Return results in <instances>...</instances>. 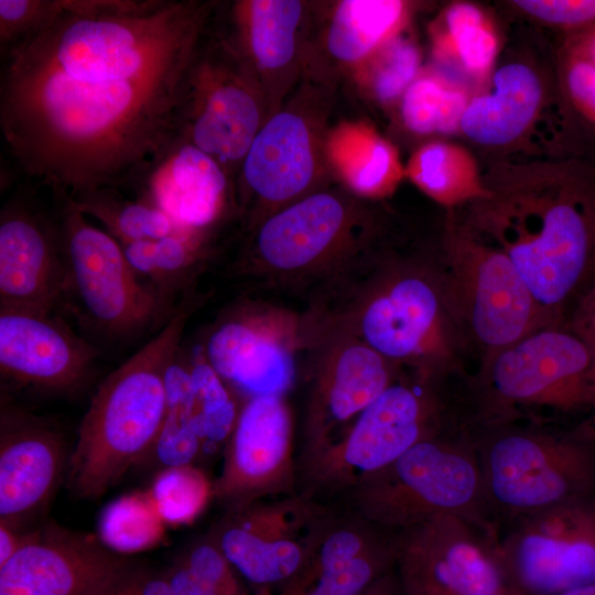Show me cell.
<instances>
[{"label": "cell", "mask_w": 595, "mask_h": 595, "mask_svg": "<svg viewBox=\"0 0 595 595\" xmlns=\"http://www.w3.org/2000/svg\"><path fill=\"white\" fill-rule=\"evenodd\" d=\"M203 9L57 0L1 52L0 130L15 174L54 196L134 190L180 137Z\"/></svg>", "instance_id": "1"}, {"label": "cell", "mask_w": 595, "mask_h": 595, "mask_svg": "<svg viewBox=\"0 0 595 595\" xmlns=\"http://www.w3.org/2000/svg\"><path fill=\"white\" fill-rule=\"evenodd\" d=\"M484 181L488 196L466 205L459 226L509 258L547 325V314L565 305L589 266V174L573 162L502 161Z\"/></svg>", "instance_id": "2"}, {"label": "cell", "mask_w": 595, "mask_h": 595, "mask_svg": "<svg viewBox=\"0 0 595 595\" xmlns=\"http://www.w3.org/2000/svg\"><path fill=\"white\" fill-rule=\"evenodd\" d=\"M192 309L185 293L163 329L98 387L68 462V486L76 496H101L151 454L166 412V372Z\"/></svg>", "instance_id": "3"}, {"label": "cell", "mask_w": 595, "mask_h": 595, "mask_svg": "<svg viewBox=\"0 0 595 595\" xmlns=\"http://www.w3.org/2000/svg\"><path fill=\"white\" fill-rule=\"evenodd\" d=\"M484 493L497 526L595 495V429L555 421L470 424Z\"/></svg>", "instance_id": "4"}, {"label": "cell", "mask_w": 595, "mask_h": 595, "mask_svg": "<svg viewBox=\"0 0 595 595\" xmlns=\"http://www.w3.org/2000/svg\"><path fill=\"white\" fill-rule=\"evenodd\" d=\"M470 424L509 420L555 421L595 412V358L576 333L540 326L484 360L465 386Z\"/></svg>", "instance_id": "5"}, {"label": "cell", "mask_w": 595, "mask_h": 595, "mask_svg": "<svg viewBox=\"0 0 595 595\" xmlns=\"http://www.w3.org/2000/svg\"><path fill=\"white\" fill-rule=\"evenodd\" d=\"M366 518L400 532L441 516L495 523L487 506L470 425L424 440L360 479Z\"/></svg>", "instance_id": "6"}, {"label": "cell", "mask_w": 595, "mask_h": 595, "mask_svg": "<svg viewBox=\"0 0 595 595\" xmlns=\"http://www.w3.org/2000/svg\"><path fill=\"white\" fill-rule=\"evenodd\" d=\"M60 199L63 298L71 296L77 315L106 336L123 337L167 313L154 289L139 280L119 241L94 226L68 197Z\"/></svg>", "instance_id": "7"}, {"label": "cell", "mask_w": 595, "mask_h": 595, "mask_svg": "<svg viewBox=\"0 0 595 595\" xmlns=\"http://www.w3.org/2000/svg\"><path fill=\"white\" fill-rule=\"evenodd\" d=\"M396 566L405 595H515L490 522L447 515L402 530Z\"/></svg>", "instance_id": "8"}, {"label": "cell", "mask_w": 595, "mask_h": 595, "mask_svg": "<svg viewBox=\"0 0 595 595\" xmlns=\"http://www.w3.org/2000/svg\"><path fill=\"white\" fill-rule=\"evenodd\" d=\"M464 392L444 396L440 383H391L356 419L346 437L321 455L329 476L364 477L386 467L415 444L468 425Z\"/></svg>", "instance_id": "9"}, {"label": "cell", "mask_w": 595, "mask_h": 595, "mask_svg": "<svg viewBox=\"0 0 595 595\" xmlns=\"http://www.w3.org/2000/svg\"><path fill=\"white\" fill-rule=\"evenodd\" d=\"M515 595H560L595 583V495L498 526Z\"/></svg>", "instance_id": "10"}, {"label": "cell", "mask_w": 595, "mask_h": 595, "mask_svg": "<svg viewBox=\"0 0 595 595\" xmlns=\"http://www.w3.org/2000/svg\"><path fill=\"white\" fill-rule=\"evenodd\" d=\"M448 252L455 315L485 351V359L543 326L528 288L504 252L459 225L452 232Z\"/></svg>", "instance_id": "11"}, {"label": "cell", "mask_w": 595, "mask_h": 595, "mask_svg": "<svg viewBox=\"0 0 595 595\" xmlns=\"http://www.w3.org/2000/svg\"><path fill=\"white\" fill-rule=\"evenodd\" d=\"M132 570L100 540L46 527L0 566V595H109Z\"/></svg>", "instance_id": "12"}, {"label": "cell", "mask_w": 595, "mask_h": 595, "mask_svg": "<svg viewBox=\"0 0 595 595\" xmlns=\"http://www.w3.org/2000/svg\"><path fill=\"white\" fill-rule=\"evenodd\" d=\"M65 281L60 224L31 199L8 202L0 215V309L51 313Z\"/></svg>", "instance_id": "13"}, {"label": "cell", "mask_w": 595, "mask_h": 595, "mask_svg": "<svg viewBox=\"0 0 595 595\" xmlns=\"http://www.w3.org/2000/svg\"><path fill=\"white\" fill-rule=\"evenodd\" d=\"M94 348L51 313L0 309L3 378L50 392H68L86 380Z\"/></svg>", "instance_id": "14"}, {"label": "cell", "mask_w": 595, "mask_h": 595, "mask_svg": "<svg viewBox=\"0 0 595 595\" xmlns=\"http://www.w3.org/2000/svg\"><path fill=\"white\" fill-rule=\"evenodd\" d=\"M64 464V443L55 430L21 411L2 409L0 523L25 531L51 500Z\"/></svg>", "instance_id": "15"}, {"label": "cell", "mask_w": 595, "mask_h": 595, "mask_svg": "<svg viewBox=\"0 0 595 595\" xmlns=\"http://www.w3.org/2000/svg\"><path fill=\"white\" fill-rule=\"evenodd\" d=\"M290 418L279 396H255L241 409L214 493L238 509L288 473Z\"/></svg>", "instance_id": "16"}, {"label": "cell", "mask_w": 595, "mask_h": 595, "mask_svg": "<svg viewBox=\"0 0 595 595\" xmlns=\"http://www.w3.org/2000/svg\"><path fill=\"white\" fill-rule=\"evenodd\" d=\"M548 100L549 88L537 66L523 60L506 62L469 100L461 133L484 148L519 147L537 130Z\"/></svg>", "instance_id": "17"}, {"label": "cell", "mask_w": 595, "mask_h": 595, "mask_svg": "<svg viewBox=\"0 0 595 595\" xmlns=\"http://www.w3.org/2000/svg\"><path fill=\"white\" fill-rule=\"evenodd\" d=\"M226 188L221 165L178 138L134 190L178 229L198 235L217 218Z\"/></svg>", "instance_id": "18"}, {"label": "cell", "mask_w": 595, "mask_h": 595, "mask_svg": "<svg viewBox=\"0 0 595 595\" xmlns=\"http://www.w3.org/2000/svg\"><path fill=\"white\" fill-rule=\"evenodd\" d=\"M258 127L259 110L250 93L234 82L208 86L190 67L178 138L220 165L232 164L246 158Z\"/></svg>", "instance_id": "19"}, {"label": "cell", "mask_w": 595, "mask_h": 595, "mask_svg": "<svg viewBox=\"0 0 595 595\" xmlns=\"http://www.w3.org/2000/svg\"><path fill=\"white\" fill-rule=\"evenodd\" d=\"M444 307L454 312L448 284L440 290L425 277H401L364 310L360 331L365 344L386 359L411 358L440 324Z\"/></svg>", "instance_id": "20"}, {"label": "cell", "mask_w": 595, "mask_h": 595, "mask_svg": "<svg viewBox=\"0 0 595 595\" xmlns=\"http://www.w3.org/2000/svg\"><path fill=\"white\" fill-rule=\"evenodd\" d=\"M220 530L217 545L245 580L256 585L285 581L301 570L306 547L293 536L285 515L242 508Z\"/></svg>", "instance_id": "21"}, {"label": "cell", "mask_w": 595, "mask_h": 595, "mask_svg": "<svg viewBox=\"0 0 595 595\" xmlns=\"http://www.w3.org/2000/svg\"><path fill=\"white\" fill-rule=\"evenodd\" d=\"M206 361L230 383L255 396H280L294 377L288 351L244 318L220 324L208 337Z\"/></svg>", "instance_id": "22"}, {"label": "cell", "mask_w": 595, "mask_h": 595, "mask_svg": "<svg viewBox=\"0 0 595 595\" xmlns=\"http://www.w3.org/2000/svg\"><path fill=\"white\" fill-rule=\"evenodd\" d=\"M313 156L303 120L292 113L274 116L257 133L244 161L248 185L270 201L290 198L313 175Z\"/></svg>", "instance_id": "23"}, {"label": "cell", "mask_w": 595, "mask_h": 595, "mask_svg": "<svg viewBox=\"0 0 595 595\" xmlns=\"http://www.w3.org/2000/svg\"><path fill=\"white\" fill-rule=\"evenodd\" d=\"M343 220L344 209L335 197L312 195L264 223L257 240L259 255L275 270H302L327 249Z\"/></svg>", "instance_id": "24"}, {"label": "cell", "mask_w": 595, "mask_h": 595, "mask_svg": "<svg viewBox=\"0 0 595 595\" xmlns=\"http://www.w3.org/2000/svg\"><path fill=\"white\" fill-rule=\"evenodd\" d=\"M398 532L339 528L322 541L314 584L300 595H360L397 565Z\"/></svg>", "instance_id": "25"}, {"label": "cell", "mask_w": 595, "mask_h": 595, "mask_svg": "<svg viewBox=\"0 0 595 595\" xmlns=\"http://www.w3.org/2000/svg\"><path fill=\"white\" fill-rule=\"evenodd\" d=\"M433 42L439 62L470 83L476 93L487 86L501 42L493 18L482 7L467 1L447 6Z\"/></svg>", "instance_id": "26"}, {"label": "cell", "mask_w": 595, "mask_h": 595, "mask_svg": "<svg viewBox=\"0 0 595 595\" xmlns=\"http://www.w3.org/2000/svg\"><path fill=\"white\" fill-rule=\"evenodd\" d=\"M391 383L387 360L379 353L367 344L345 347L324 385L325 422L333 425L358 416Z\"/></svg>", "instance_id": "27"}, {"label": "cell", "mask_w": 595, "mask_h": 595, "mask_svg": "<svg viewBox=\"0 0 595 595\" xmlns=\"http://www.w3.org/2000/svg\"><path fill=\"white\" fill-rule=\"evenodd\" d=\"M412 180L448 206H464L488 196L476 156L465 147L445 141L423 145L409 163Z\"/></svg>", "instance_id": "28"}, {"label": "cell", "mask_w": 595, "mask_h": 595, "mask_svg": "<svg viewBox=\"0 0 595 595\" xmlns=\"http://www.w3.org/2000/svg\"><path fill=\"white\" fill-rule=\"evenodd\" d=\"M475 93L458 74L432 71L416 77L403 94L402 119L420 134L461 132L463 115Z\"/></svg>", "instance_id": "29"}, {"label": "cell", "mask_w": 595, "mask_h": 595, "mask_svg": "<svg viewBox=\"0 0 595 595\" xmlns=\"http://www.w3.org/2000/svg\"><path fill=\"white\" fill-rule=\"evenodd\" d=\"M404 13L405 4L399 0L343 1L328 31V48L344 61L363 57L389 37Z\"/></svg>", "instance_id": "30"}, {"label": "cell", "mask_w": 595, "mask_h": 595, "mask_svg": "<svg viewBox=\"0 0 595 595\" xmlns=\"http://www.w3.org/2000/svg\"><path fill=\"white\" fill-rule=\"evenodd\" d=\"M69 199L83 214L98 219L120 245L183 231L149 201L128 199L119 191H99Z\"/></svg>", "instance_id": "31"}, {"label": "cell", "mask_w": 595, "mask_h": 595, "mask_svg": "<svg viewBox=\"0 0 595 595\" xmlns=\"http://www.w3.org/2000/svg\"><path fill=\"white\" fill-rule=\"evenodd\" d=\"M165 388V418L151 454L164 467L191 465L203 443L192 418L191 370L178 354L169 366Z\"/></svg>", "instance_id": "32"}, {"label": "cell", "mask_w": 595, "mask_h": 595, "mask_svg": "<svg viewBox=\"0 0 595 595\" xmlns=\"http://www.w3.org/2000/svg\"><path fill=\"white\" fill-rule=\"evenodd\" d=\"M121 246L137 274L149 279L166 306L196 262L199 247L198 235L185 231Z\"/></svg>", "instance_id": "33"}, {"label": "cell", "mask_w": 595, "mask_h": 595, "mask_svg": "<svg viewBox=\"0 0 595 595\" xmlns=\"http://www.w3.org/2000/svg\"><path fill=\"white\" fill-rule=\"evenodd\" d=\"M165 533L149 491H134L108 504L98 521L100 542L118 554H131L159 544Z\"/></svg>", "instance_id": "34"}, {"label": "cell", "mask_w": 595, "mask_h": 595, "mask_svg": "<svg viewBox=\"0 0 595 595\" xmlns=\"http://www.w3.org/2000/svg\"><path fill=\"white\" fill-rule=\"evenodd\" d=\"M301 14L295 0H255L249 6V36L260 65L275 68L290 61Z\"/></svg>", "instance_id": "35"}, {"label": "cell", "mask_w": 595, "mask_h": 595, "mask_svg": "<svg viewBox=\"0 0 595 595\" xmlns=\"http://www.w3.org/2000/svg\"><path fill=\"white\" fill-rule=\"evenodd\" d=\"M191 370L192 418L203 444H217L229 437L238 412L223 378L206 360L196 361Z\"/></svg>", "instance_id": "36"}, {"label": "cell", "mask_w": 595, "mask_h": 595, "mask_svg": "<svg viewBox=\"0 0 595 595\" xmlns=\"http://www.w3.org/2000/svg\"><path fill=\"white\" fill-rule=\"evenodd\" d=\"M149 493L165 523L185 524L204 509L212 489L199 469L184 465L164 467L154 477Z\"/></svg>", "instance_id": "37"}, {"label": "cell", "mask_w": 595, "mask_h": 595, "mask_svg": "<svg viewBox=\"0 0 595 595\" xmlns=\"http://www.w3.org/2000/svg\"><path fill=\"white\" fill-rule=\"evenodd\" d=\"M420 53L407 40L390 39L381 53L375 76V90L382 101L404 94L414 82L420 68Z\"/></svg>", "instance_id": "38"}, {"label": "cell", "mask_w": 595, "mask_h": 595, "mask_svg": "<svg viewBox=\"0 0 595 595\" xmlns=\"http://www.w3.org/2000/svg\"><path fill=\"white\" fill-rule=\"evenodd\" d=\"M559 84L576 112L595 128V65L564 46L559 56Z\"/></svg>", "instance_id": "39"}, {"label": "cell", "mask_w": 595, "mask_h": 595, "mask_svg": "<svg viewBox=\"0 0 595 595\" xmlns=\"http://www.w3.org/2000/svg\"><path fill=\"white\" fill-rule=\"evenodd\" d=\"M182 562L217 595H246L236 570L216 543L197 544Z\"/></svg>", "instance_id": "40"}, {"label": "cell", "mask_w": 595, "mask_h": 595, "mask_svg": "<svg viewBox=\"0 0 595 595\" xmlns=\"http://www.w3.org/2000/svg\"><path fill=\"white\" fill-rule=\"evenodd\" d=\"M57 0H0V51L26 36L55 9Z\"/></svg>", "instance_id": "41"}, {"label": "cell", "mask_w": 595, "mask_h": 595, "mask_svg": "<svg viewBox=\"0 0 595 595\" xmlns=\"http://www.w3.org/2000/svg\"><path fill=\"white\" fill-rule=\"evenodd\" d=\"M400 176V165L394 150L383 140L372 138L368 150L360 158V165L351 175L354 186L370 192L393 184Z\"/></svg>", "instance_id": "42"}, {"label": "cell", "mask_w": 595, "mask_h": 595, "mask_svg": "<svg viewBox=\"0 0 595 595\" xmlns=\"http://www.w3.org/2000/svg\"><path fill=\"white\" fill-rule=\"evenodd\" d=\"M532 15L539 22L569 32L595 24V0H538Z\"/></svg>", "instance_id": "43"}, {"label": "cell", "mask_w": 595, "mask_h": 595, "mask_svg": "<svg viewBox=\"0 0 595 595\" xmlns=\"http://www.w3.org/2000/svg\"><path fill=\"white\" fill-rule=\"evenodd\" d=\"M125 595H173L166 575L132 570L119 586Z\"/></svg>", "instance_id": "44"}, {"label": "cell", "mask_w": 595, "mask_h": 595, "mask_svg": "<svg viewBox=\"0 0 595 595\" xmlns=\"http://www.w3.org/2000/svg\"><path fill=\"white\" fill-rule=\"evenodd\" d=\"M165 575L173 595H217L201 582L182 561Z\"/></svg>", "instance_id": "45"}, {"label": "cell", "mask_w": 595, "mask_h": 595, "mask_svg": "<svg viewBox=\"0 0 595 595\" xmlns=\"http://www.w3.org/2000/svg\"><path fill=\"white\" fill-rule=\"evenodd\" d=\"M563 45L595 65V24L569 31Z\"/></svg>", "instance_id": "46"}, {"label": "cell", "mask_w": 595, "mask_h": 595, "mask_svg": "<svg viewBox=\"0 0 595 595\" xmlns=\"http://www.w3.org/2000/svg\"><path fill=\"white\" fill-rule=\"evenodd\" d=\"M31 531L0 523V566L9 561L26 542Z\"/></svg>", "instance_id": "47"}, {"label": "cell", "mask_w": 595, "mask_h": 595, "mask_svg": "<svg viewBox=\"0 0 595 595\" xmlns=\"http://www.w3.org/2000/svg\"><path fill=\"white\" fill-rule=\"evenodd\" d=\"M360 595H405L399 575L390 572L377 580Z\"/></svg>", "instance_id": "48"}, {"label": "cell", "mask_w": 595, "mask_h": 595, "mask_svg": "<svg viewBox=\"0 0 595 595\" xmlns=\"http://www.w3.org/2000/svg\"><path fill=\"white\" fill-rule=\"evenodd\" d=\"M560 595H595V583L566 591Z\"/></svg>", "instance_id": "49"}, {"label": "cell", "mask_w": 595, "mask_h": 595, "mask_svg": "<svg viewBox=\"0 0 595 595\" xmlns=\"http://www.w3.org/2000/svg\"><path fill=\"white\" fill-rule=\"evenodd\" d=\"M119 586H120V585H119ZM119 586H118L112 593H110L109 595H125V594L120 591Z\"/></svg>", "instance_id": "50"}, {"label": "cell", "mask_w": 595, "mask_h": 595, "mask_svg": "<svg viewBox=\"0 0 595 595\" xmlns=\"http://www.w3.org/2000/svg\"><path fill=\"white\" fill-rule=\"evenodd\" d=\"M418 595H445V594H441V593H423V594H418Z\"/></svg>", "instance_id": "51"}]
</instances>
